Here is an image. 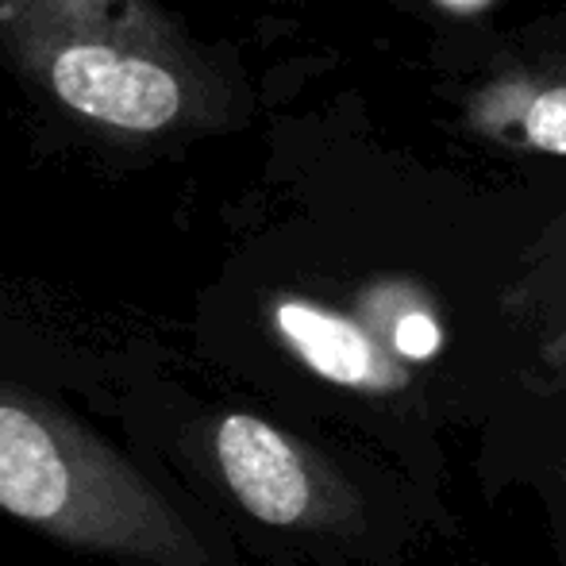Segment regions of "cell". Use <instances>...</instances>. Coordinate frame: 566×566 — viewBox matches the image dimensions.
I'll use <instances>...</instances> for the list:
<instances>
[{"mask_svg":"<svg viewBox=\"0 0 566 566\" xmlns=\"http://www.w3.org/2000/svg\"><path fill=\"white\" fill-rule=\"evenodd\" d=\"M0 509L54 539L150 566H212L170 501L74 420L0 386Z\"/></svg>","mask_w":566,"mask_h":566,"instance_id":"7a4b0ae2","label":"cell"},{"mask_svg":"<svg viewBox=\"0 0 566 566\" xmlns=\"http://www.w3.org/2000/svg\"><path fill=\"white\" fill-rule=\"evenodd\" d=\"M524 370L516 401L497 424L474 436V454L521 448V443H566V285L552 301L521 313Z\"/></svg>","mask_w":566,"mask_h":566,"instance_id":"3957f363","label":"cell"},{"mask_svg":"<svg viewBox=\"0 0 566 566\" xmlns=\"http://www.w3.org/2000/svg\"><path fill=\"white\" fill-rule=\"evenodd\" d=\"M474 478L485 501L509 490H524L539 509L547 552L566 566V443H521V448L474 454Z\"/></svg>","mask_w":566,"mask_h":566,"instance_id":"277c9868","label":"cell"},{"mask_svg":"<svg viewBox=\"0 0 566 566\" xmlns=\"http://www.w3.org/2000/svg\"><path fill=\"white\" fill-rule=\"evenodd\" d=\"M0 54L46 101L119 139L209 113L205 62L155 0H0Z\"/></svg>","mask_w":566,"mask_h":566,"instance_id":"6da1fadb","label":"cell"},{"mask_svg":"<svg viewBox=\"0 0 566 566\" xmlns=\"http://www.w3.org/2000/svg\"><path fill=\"white\" fill-rule=\"evenodd\" d=\"M524 132L536 147L566 155V90H552L532 101L528 116H524Z\"/></svg>","mask_w":566,"mask_h":566,"instance_id":"5b68a950","label":"cell"},{"mask_svg":"<svg viewBox=\"0 0 566 566\" xmlns=\"http://www.w3.org/2000/svg\"><path fill=\"white\" fill-rule=\"evenodd\" d=\"M451 4H470V0H451Z\"/></svg>","mask_w":566,"mask_h":566,"instance_id":"8992f818","label":"cell"}]
</instances>
